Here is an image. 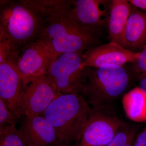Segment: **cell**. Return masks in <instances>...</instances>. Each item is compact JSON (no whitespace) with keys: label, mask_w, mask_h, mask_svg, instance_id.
<instances>
[{"label":"cell","mask_w":146,"mask_h":146,"mask_svg":"<svg viewBox=\"0 0 146 146\" xmlns=\"http://www.w3.org/2000/svg\"><path fill=\"white\" fill-rule=\"evenodd\" d=\"M81 95L92 109L111 108L115 101L125 93L130 76L123 66L104 65L85 67Z\"/></svg>","instance_id":"277c9868"},{"label":"cell","mask_w":146,"mask_h":146,"mask_svg":"<svg viewBox=\"0 0 146 146\" xmlns=\"http://www.w3.org/2000/svg\"><path fill=\"white\" fill-rule=\"evenodd\" d=\"M18 120L5 102L0 98V130L10 126L16 125Z\"/></svg>","instance_id":"d6986e66"},{"label":"cell","mask_w":146,"mask_h":146,"mask_svg":"<svg viewBox=\"0 0 146 146\" xmlns=\"http://www.w3.org/2000/svg\"><path fill=\"white\" fill-rule=\"evenodd\" d=\"M133 146H146V128L136 136Z\"/></svg>","instance_id":"44dd1931"},{"label":"cell","mask_w":146,"mask_h":146,"mask_svg":"<svg viewBox=\"0 0 146 146\" xmlns=\"http://www.w3.org/2000/svg\"><path fill=\"white\" fill-rule=\"evenodd\" d=\"M18 103L21 117L42 116L55 99L62 93L52 85L46 76L23 79Z\"/></svg>","instance_id":"8992f818"},{"label":"cell","mask_w":146,"mask_h":146,"mask_svg":"<svg viewBox=\"0 0 146 146\" xmlns=\"http://www.w3.org/2000/svg\"><path fill=\"white\" fill-rule=\"evenodd\" d=\"M23 78L16 63H0V98L5 102L18 119L21 117L18 103L23 86Z\"/></svg>","instance_id":"8fae6325"},{"label":"cell","mask_w":146,"mask_h":146,"mask_svg":"<svg viewBox=\"0 0 146 146\" xmlns=\"http://www.w3.org/2000/svg\"><path fill=\"white\" fill-rule=\"evenodd\" d=\"M0 146H25L18 135L16 125L0 130Z\"/></svg>","instance_id":"ac0fdd59"},{"label":"cell","mask_w":146,"mask_h":146,"mask_svg":"<svg viewBox=\"0 0 146 146\" xmlns=\"http://www.w3.org/2000/svg\"><path fill=\"white\" fill-rule=\"evenodd\" d=\"M84 53H64L54 58L46 76L53 86L63 94H81L84 78Z\"/></svg>","instance_id":"5b68a950"},{"label":"cell","mask_w":146,"mask_h":146,"mask_svg":"<svg viewBox=\"0 0 146 146\" xmlns=\"http://www.w3.org/2000/svg\"><path fill=\"white\" fill-rule=\"evenodd\" d=\"M17 131L25 146H53L59 143L54 128L41 115L23 117Z\"/></svg>","instance_id":"30bf717a"},{"label":"cell","mask_w":146,"mask_h":146,"mask_svg":"<svg viewBox=\"0 0 146 146\" xmlns=\"http://www.w3.org/2000/svg\"><path fill=\"white\" fill-rule=\"evenodd\" d=\"M122 121L111 108L92 109L78 146H106Z\"/></svg>","instance_id":"52a82bcc"},{"label":"cell","mask_w":146,"mask_h":146,"mask_svg":"<svg viewBox=\"0 0 146 146\" xmlns=\"http://www.w3.org/2000/svg\"><path fill=\"white\" fill-rule=\"evenodd\" d=\"M139 52L127 49L115 42L89 48L84 52V68H99L104 65L123 66L127 63H134Z\"/></svg>","instance_id":"9c48e42d"},{"label":"cell","mask_w":146,"mask_h":146,"mask_svg":"<svg viewBox=\"0 0 146 146\" xmlns=\"http://www.w3.org/2000/svg\"><path fill=\"white\" fill-rule=\"evenodd\" d=\"M134 63L133 70L138 76L146 74V46L140 52V54Z\"/></svg>","instance_id":"ffe728a7"},{"label":"cell","mask_w":146,"mask_h":146,"mask_svg":"<svg viewBox=\"0 0 146 146\" xmlns=\"http://www.w3.org/2000/svg\"><path fill=\"white\" fill-rule=\"evenodd\" d=\"M123 108L129 119L138 123L146 122V94L136 87L124 95Z\"/></svg>","instance_id":"9a60e30c"},{"label":"cell","mask_w":146,"mask_h":146,"mask_svg":"<svg viewBox=\"0 0 146 146\" xmlns=\"http://www.w3.org/2000/svg\"><path fill=\"white\" fill-rule=\"evenodd\" d=\"M1 1L0 36L21 50L39 37L44 18L29 0Z\"/></svg>","instance_id":"3957f363"},{"label":"cell","mask_w":146,"mask_h":146,"mask_svg":"<svg viewBox=\"0 0 146 146\" xmlns=\"http://www.w3.org/2000/svg\"><path fill=\"white\" fill-rule=\"evenodd\" d=\"M139 88H141L146 94V74L138 76Z\"/></svg>","instance_id":"603a6c76"},{"label":"cell","mask_w":146,"mask_h":146,"mask_svg":"<svg viewBox=\"0 0 146 146\" xmlns=\"http://www.w3.org/2000/svg\"><path fill=\"white\" fill-rule=\"evenodd\" d=\"M107 1H72L70 13L74 19L84 28L97 34L98 29L105 23L106 10L101 5Z\"/></svg>","instance_id":"7c38bea8"},{"label":"cell","mask_w":146,"mask_h":146,"mask_svg":"<svg viewBox=\"0 0 146 146\" xmlns=\"http://www.w3.org/2000/svg\"><path fill=\"white\" fill-rule=\"evenodd\" d=\"M92 108L81 94H61L42 116L54 128L59 143L78 145Z\"/></svg>","instance_id":"7a4b0ae2"},{"label":"cell","mask_w":146,"mask_h":146,"mask_svg":"<svg viewBox=\"0 0 146 146\" xmlns=\"http://www.w3.org/2000/svg\"><path fill=\"white\" fill-rule=\"evenodd\" d=\"M138 129L136 126L123 121L115 136L106 146H127L133 143Z\"/></svg>","instance_id":"2e32d148"},{"label":"cell","mask_w":146,"mask_h":146,"mask_svg":"<svg viewBox=\"0 0 146 146\" xmlns=\"http://www.w3.org/2000/svg\"><path fill=\"white\" fill-rule=\"evenodd\" d=\"M133 144H134V143H133L129 144V145H128L127 146H133Z\"/></svg>","instance_id":"d4e9b609"},{"label":"cell","mask_w":146,"mask_h":146,"mask_svg":"<svg viewBox=\"0 0 146 146\" xmlns=\"http://www.w3.org/2000/svg\"><path fill=\"white\" fill-rule=\"evenodd\" d=\"M56 56L48 43L38 37L22 48L16 65L23 79L46 76Z\"/></svg>","instance_id":"ba28073f"},{"label":"cell","mask_w":146,"mask_h":146,"mask_svg":"<svg viewBox=\"0 0 146 146\" xmlns=\"http://www.w3.org/2000/svg\"><path fill=\"white\" fill-rule=\"evenodd\" d=\"M72 2L32 1L44 18L39 37L48 43L56 56L64 53H84L96 42V34L81 26L71 16Z\"/></svg>","instance_id":"6da1fadb"},{"label":"cell","mask_w":146,"mask_h":146,"mask_svg":"<svg viewBox=\"0 0 146 146\" xmlns=\"http://www.w3.org/2000/svg\"><path fill=\"white\" fill-rule=\"evenodd\" d=\"M53 146H74L73 145H65V144L61 143H58L57 144H56L55 145ZM76 146H78V145H77Z\"/></svg>","instance_id":"cb8c5ba5"},{"label":"cell","mask_w":146,"mask_h":146,"mask_svg":"<svg viewBox=\"0 0 146 146\" xmlns=\"http://www.w3.org/2000/svg\"><path fill=\"white\" fill-rule=\"evenodd\" d=\"M129 1L114 0L111 2L108 20L110 42L123 46L124 36L129 17L133 9Z\"/></svg>","instance_id":"4fadbf2b"},{"label":"cell","mask_w":146,"mask_h":146,"mask_svg":"<svg viewBox=\"0 0 146 146\" xmlns=\"http://www.w3.org/2000/svg\"><path fill=\"white\" fill-rule=\"evenodd\" d=\"M20 52L7 39L0 36V63L12 61L16 63Z\"/></svg>","instance_id":"e0dca14e"},{"label":"cell","mask_w":146,"mask_h":146,"mask_svg":"<svg viewBox=\"0 0 146 146\" xmlns=\"http://www.w3.org/2000/svg\"><path fill=\"white\" fill-rule=\"evenodd\" d=\"M129 1L133 7L146 13V0H129Z\"/></svg>","instance_id":"7402d4cb"},{"label":"cell","mask_w":146,"mask_h":146,"mask_svg":"<svg viewBox=\"0 0 146 146\" xmlns=\"http://www.w3.org/2000/svg\"><path fill=\"white\" fill-rule=\"evenodd\" d=\"M123 44L124 48L133 52L146 46V13L135 7L128 20Z\"/></svg>","instance_id":"5bb4252c"}]
</instances>
